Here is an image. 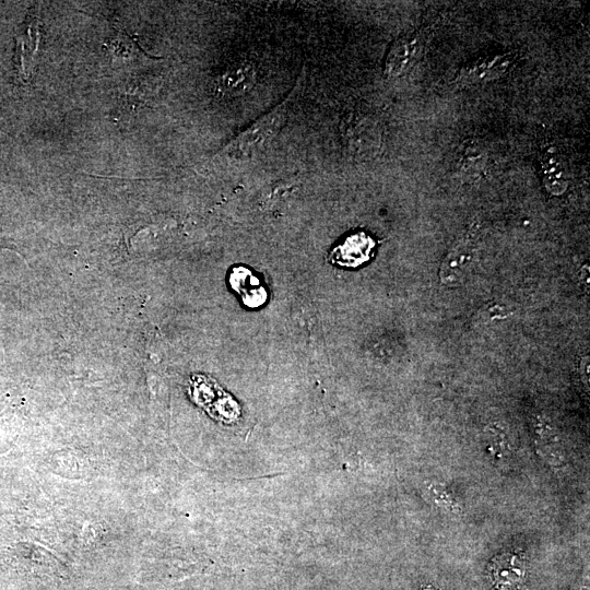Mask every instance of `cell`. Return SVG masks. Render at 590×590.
<instances>
[{"instance_id": "cell-1", "label": "cell", "mask_w": 590, "mask_h": 590, "mask_svg": "<svg viewBox=\"0 0 590 590\" xmlns=\"http://www.w3.org/2000/svg\"><path fill=\"white\" fill-rule=\"evenodd\" d=\"M287 111V102H285L246 129L232 141L227 149H224V152L233 159H246L258 155L271 143L285 124Z\"/></svg>"}, {"instance_id": "cell-2", "label": "cell", "mask_w": 590, "mask_h": 590, "mask_svg": "<svg viewBox=\"0 0 590 590\" xmlns=\"http://www.w3.org/2000/svg\"><path fill=\"white\" fill-rule=\"evenodd\" d=\"M190 395L198 406L206 409L210 416L223 422L233 419L224 409H229L239 415V407L232 398L224 393L215 381L203 375H196L191 381Z\"/></svg>"}, {"instance_id": "cell-3", "label": "cell", "mask_w": 590, "mask_h": 590, "mask_svg": "<svg viewBox=\"0 0 590 590\" xmlns=\"http://www.w3.org/2000/svg\"><path fill=\"white\" fill-rule=\"evenodd\" d=\"M420 51V40L417 35L411 33L401 35L387 55L386 76L394 79L406 75L418 62Z\"/></svg>"}, {"instance_id": "cell-4", "label": "cell", "mask_w": 590, "mask_h": 590, "mask_svg": "<svg viewBox=\"0 0 590 590\" xmlns=\"http://www.w3.org/2000/svg\"><path fill=\"white\" fill-rule=\"evenodd\" d=\"M489 576L497 590H519L525 583V562L516 554H501L489 565Z\"/></svg>"}, {"instance_id": "cell-5", "label": "cell", "mask_w": 590, "mask_h": 590, "mask_svg": "<svg viewBox=\"0 0 590 590\" xmlns=\"http://www.w3.org/2000/svg\"><path fill=\"white\" fill-rule=\"evenodd\" d=\"M232 289L238 293L246 306L259 308L266 303L268 295L265 287L250 269L236 267L230 276Z\"/></svg>"}, {"instance_id": "cell-6", "label": "cell", "mask_w": 590, "mask_h": 590, "mask_svg": "<svg viewBox=\"0 0 590 590\" xmlns=\"http://www.w3.org/2000/svg\"><path fill=\"white\" fill-rule=\"evenodd\" d=\"M540 164L542 184L546 190L554 196L565 193L570 184V171L564 158L557 152H548Z\"/></svg>"}, {"instance_id": "cell-7", "label": "cell", "mask_w": 590, "mask_h": 590, "mask_svg": "<svg viewBox=\"0 0 590 590\" xmlns=\"http://www.w3.org/2000/svg\"><path fill=\"white\" fill-rule=\"evenodd\" d=\"M472 247L468 243H462L448 254L441 269V279L445 285H456L463 280L467 269L472 263Z\"/></svg>"}, {"instance_id": "cell-8", "label": "cell", "mask_w": 590, "mask_h": 590, "mask_svg": "<svg viewBox=\"0 0 590 590\" xmlns=\"http://www.w3.org/2000/svg\"><path fill=\"white\" fill-rule=\"evenodd\" d=\"M255 77L254 68L251 65L234 66L221 77L219 90L227 96H241L253 88Z\"/></svg>"}, {"instance_id": "cell-9", "label": "cell", "mask_w": 590, "mask_h": 590, "mask_svg": "<svg viewBox=\"0 0 590 590\" xmlns=\"http://www.w3.org/2000/svg\"><path fill=\"white\" fill-rule=\"evenodd\" d=\"M372 241L359 236H352L344 245L338 247L332 255V262L340 266L357 267L368 261Z\"/></svg>"}, {"instance_id": "cell-10", "label": "cell", "mask_w": 590, "mask_h": 590, "mask_svg": "<svg viewBox=\"0 0 590 590\" xmlns=\"http://www.w3.org/2000/svg\"><path fill=\"white\" fill-rule=\"evenodd\" d=\"M507 66H509V61L504 57L485 59V61H479L463 69L462 77L472 84H477L480 81L497 78L505 72Z\"/></svg>"}, {"instance_id": "cell-11", "label": "cell", "mask_w": 590, "mask_h": 590, "mask_svg": "<svg viewBox=\"0 0 590 590\" xmlns=\"http://www.w3.org/2000/svg\"><path fill=\"white\" fill-rule=\"evenodd\" d=\"M422 590H434V589H432V588L430 587V588H426V589H422Z\"/></svg>"}]
</instances>
